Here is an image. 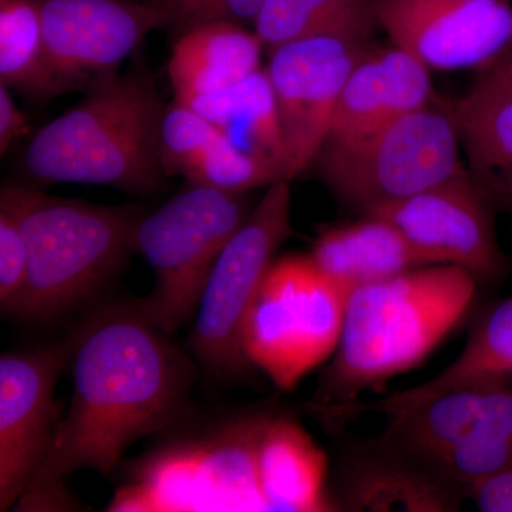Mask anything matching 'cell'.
Masks as SVG:
<instances>
[{"label": "cell", "instance_id": "obj_1", "mask_svg": "<svg viewBox=\"0 0 512 512\" xmlns=\"http://www.w3.org/2000/svg\"><path fill=\"white\" fill-rule=\"evenodd\" d=\"M70 339L72 399L19 511L79 510L67 478L80 470L109 476L138 440L191 414L195 367L136 302L101 306Z\"/></svg>", "mask_w": 512, "mask_h": 512}, {"label": "cell", "instance_id": "obj_2", "mask_svg": "<svg viewBox=\"0 0 512 512\" xmlns=\"http://www.w3.org/2000/svg\"><path fill=\"white\" fill-rule=\"evenodd\" d=\"M480 288L460 266L424 265L355 289L309 410L357 402L367 390L416 369L471 319Z\"/></svg>", "mask_w": 512, "mask_h": 512}, {"label": "cell", "instance_id": "obj_3", "mask_svg": "<svg viewBox=\"0 0 512 512\" xmlns=\"http://www.w3.org/2000/svg\"><path fill=\"white\" fill-rule=\"evenodd\" d=\"M274 412L249 407L197 421L190 414L128 466L106 510L269 511L265 436Z\"/></svg>", "mask_w": 512, "mask_h": 512}, {"label": "cell", "instance_id": "obj_4", "mask_svg": "<svg viewBox=\"0 0 512 512\" xmlns=\"http://www.w3.org/2000/svg\"><path fill=\"white\" fill-rule=\"evenodd\" d=\"M165 106L141 73L90 87L72 110L50 121L26 147V173L39 183L103 185L131 194L160 191Z\"/></svg>", "mask_w": 512, "mask_h": 512}, {"label": "cell", "instance_id": "obj_5", "mask_svg": "<svg viewBox=\"0 0 512 512\" xmlns=\"http://www.w3.org/2000/svg\"><path fill=\"white\" fill-rule=\"evenodd\" d=\"M0 208L22 228L28 281L9 316L33 322L82 308L134 252L144 211L136 205H96L50 197L36 188L5 184Z\"/></svg>", "mask_w": 512, "mask_h": 512}, {"label": "cell", "instance_id": "obj_6", "mask_svg": "<svg viewBox=\"0 0 512 512\" xmlns=\"http://www.w3.org/2000/svg\"><path fill=\"white\" fill-rule=\"evenodd\" d=\"M252 210L248 192L190 184L141 215L134 252L146 258L154 285L136 303L157 329L171 336L194 319L218 256Z\"/></svg>", "mask_w": 512, "mask_h": 512}, {"label": "cell", "instance_id": "obj_7", "mask_svg": "<svg viewBox=\"0 0 512 512\" xmlns=\"http://www.w3.org/2000/svg\"><path fill=\"white\" fill-rule=\"evenodd\" d=\"M349 293L311 255L275 259L249 306L242 352L282 392H292L338 348Z\"/></svg>", "mask_w": 512, "mask_h": 512}, {"label": "cell", "instance_id": "obj_8", "mask_svg": "<svg viewBox=\"0 0 512 512\" xmlns=\"http://www.w3.org/2000/svg\"><path fill=\"white\" fill-rule=\"evenodd\" d=\"M460 147L447 106L429 104L359 140L326 144L315 161L326 187L365 214L460 173Z\"/></svg>", "mask_w": 512, "mask_h": 512}, {"label": "cell", "instance_id": "obj_9", "mask_svg": "<svg viewBox=\"0 0 512 512\" xmlns=\"http://www.w3.org/2000/svg\"><path fill=\"white\" fill-rule=\"evenodd\" d=\"M291 202L289 181L268 185L212 268L195 312L190 345L214 375L232 377L251 369L242 352V326L276 251L291 235Z\"/></svg>", "mask_w": 512, "mask_h": 512}, {"label": "cell", "instance_id": "obj_10", "mask_svg": "<svg viewBox=\"0 0 512 512\" xmlns=\"http://www.w3.org/2000/svg\"><path fill=\"white\" fill-rule=\"evenodd\" d=\"M380 440L466 491L512 464V386L439 394L389 417Z\"/></svg>", "mask_w": 512, "mask_h": 512}, {"label": "cell", "instance_id": "obj_11", "mask_svg": "<svg viewBox=\"0 0 512 512\" xmlns=\"http://www.w3.org/2000/svg\"><path fill=\"white\" fill-rule=\"evenodd\" d=\"M370 212L396 225L424 265L460 266L481 286L500 284L510 272L495 231L497 211L467 167L429 190Z\"/></svg>", "mask_w": 512, "mask_h": 512}, {"label": "cell", "instance_id": "obj_12", "mask_svg": "<svg viewBox=\"0 0 512 512\" xmlns=\"http://www.w3.org/2000/svg\"><path fill=\"white\" fill-rule=\"evenodd\" d=\"M72 339L0 357V511L16 507L55 440L57 382L70 363Z\"/></svg>", "mask_w": 512, "mask_h": 512}, {"label": "cell", "instance_id": "obj_13", "mask_svg": "<svg viewBox=\"0 0 512 512\" xmlns=\"http://www.w3.org/2000/svg\"><path fill=\"white\" fill-rule=\"evenodd\" d=\"M365 46L336 37H313L269 53L266 72L284 134L289 183L313 164L328 141L340 96Z\"/></svg>", "mask_w": 512, "mask_h": 512}, {"label": "cell", "instance_id": "obj_14", "mask_svg": "<svg viewBox=\"0 0 512 512\" xmlns=\"http://www.w3.org/2000/svg\"><path fill=\"white\" fill-rule=\"evenodd\" d=\"M50 66L66 92L116 76L148 33L171 20L154 3L36 0Z\"/></svg>", "mask_w": 512, "mask_h": 512}, {"label": "cell", "instance_id": "obj_15", "mask_svg": "<svg viewBox=\"0 0 512 512\" xmlns=\"http://www.w3.org/2000/svg\"><path fill=\"white\" fill-rule=\"evenodd\" d=\"M394 46L427 69L488 67L512 43L508 0H372Z\"/></svg>", "mask_w": 512, "mask_h": 512}, {"label": "cell", "instance_id": "obj_16", "mask_svg": "<svg viewBox=\"0 0 512 512\" xmlns=\"http://www.w3.org/2000/svg\"><path fill=\"white\" fill-rule=\"evenodd\" d=\"M335 511L456 512L466 491L379 437L346 447L330 473Z\"/></svg>", "mask_w": 512, "mask_h": 512}, {"label": "cell", "instance_id": "obj_17", "mask_svg": "<svg viewBox=\"0 0 512 512\" xmlns=\"http://www.w3.org/2000/svg\"><path fill=\"white\" fill-rule=\"evenodd\" d=\"M431 99L430 70L423 63L394 45L365 49L340 96L326 144L350 143L369 136L429 106Z\"/></svg>", "mask_w": 512, "mask_h": 512}, {"label": "cell", "instance_id": "obj_18", "mask_svg": "<svg viewBox=\"0 0 512 512\" xmlns=\"http://www.w3.org/2000/svg\"><path fill=\"white\" fill-rule=\"evenodd\" d=\"M447 109L471 177L494 210L512 220V83L485 70Z\"/></svg>", "mask_w": 512, "mask_h": 512}, {"label": "cell", "instance_id": "obj_19", "mask_svg": "<svg viewBox=\"0 0 512 512\" xmlns=\"http://www.w3.org/2000/svg\"><path fill=\"white\" fill-rule=\"evenodd\" d=\"M478 386H512V296L476 315L463 352L439 375L373 402L349 404L348 414L353 419L366 413L390 417L439 394Z\"/></svg>", "mask_w": 512, "mask_h": 512}, {"label": "cell", "instance_id": "obj_20", "mask_svg": "<svg viewBox=\"0 0 512 512\" xmlns=\"http://www.w3.org/2000/svg\"><path fill=\"white\" fill-rule=\"evenodd\" d=\"M264 49L255 32L231 20L185 29L168 62L174 101L190 106L202 96L242 82L261 70Z\"/></svg>", "mask_w": 512, "mask_h": 512}, {"label": "cell", "instance_id": "obj_21", "mask_svg": "<svg viewBox=\"0 0 512 512\" xmlns=\"http://www.w3.org/2000/svg\"><path fill=\"white\" fill-rule=\"evenodd\" d=\"M309 255L320 272L349 295L362 286L424 266L399 228L375 212L323 229Z\"/></svg>", "mask_w": 512, "mask_h": 512}, {"label": "cell", "instance_id": "obj_22", "mask_svg": "<svg viewBox=\"0 0 512 512\" xmlns=\"http://www.w3.org/2000/svg\"><path fill=\"white\" fill-rule=\"evenodd\" d=\"M269 511H335L328 454L292 414L275 410L265 437Z\"/></svg>", "mask_w": 512, "mask_h": 512}, {"label": "cell", "instance_id": "obj_23", "mask_svg": "<svg viewBox=\"0 0 512 512\" xmlns=\"http://www.w3.org/2000/svg\"><path fill=\"white\" fill-rule=\"evenodd\" d=\"M190 107L210 120L235 147L269 165L285 180L284 134L266 69L228 89L202 96Z\"/></svg>", "mask_w": 512, "mask_h": 512}, {"label": "cell", "instance_id": "obj_24", "mask_svg": "<svg viewBox=\"0 0 512 512\" xmlns=\"http://www.w3.org/2000/svg\"><path fill=\"white\" fill-rule=\"evenodd\" d=\"M254 25L269 53L313 37L366 43L379 28L372 0H265Z\"/></svg>", "mask_w": 512, "mask_h": 512}, {"label": "cell", "instance_id": "obj_25", "mask_svg": "<svg viewBox=\"0 0 512 512\" xmlns=\"http://www.w3.org/2000/svg\"><path fill=\"white\" fill-rule=\"evenodd\" d=\"M0 84L37 101L67 93L50 66L36 0H0Z\"/></svg>", "mask_w": 512, "mask_h": 512}, {"label": "cell", "instance_id": "obj_26", "mask_svg": "<svg viewBox=\"0 0 512 512\" xmlns=\"http://www.w3.org/2000/svg\"><path fill=\"white\" fill-rule=\"evenodd\" d=\"M188 183L229 192H249L281 180L275 170L220 136L188 171Z\"/></svg>", "mask_w": 512, "mask_h": 512}, {"label": "cell", "instance_id": "obj_27", "mask_svg": "<svg viewBox=\"0 0 512 512\" xmlns=\"http://www.w3.org/2000/svg\"><path fill=\"white\" fill-rule=\"evenodd\" d=\"M210 120L187 104L165 106L160 126V160L165 175H187L221 136Z\"/></svg>", "mask_w": 512, "mask_h": 512}, {"label": "cell", "instance_id": "obj_28", "mask_svg": "<svg viewBox=\"0 0 512 512\" xmlns=\"http://www.w3.org/2000/svg\"><path fill=\"white\" fill-rule=\"evenodd\" d=\"M29 256L22 228L0 208V309L9 316L28 281Z\"/></svg>", "mask_w": 512, "mask_h": 512}, {"label": "cell", "instance_id": "obj_29", "mask_svg": "<svg viewBox=\"0 0 512 512\" xmlns=\"http://www.w3.org/2000/svg\"><path fill=\"white\" fill-rule=\"evenodd\" d=\"M167 13L171 25L183 26L184 30L198 23L256 18L265 0H148Z\"/></svg>", "mask_w": 512, "mask_h": 512}, {"label": "cell", "instance_id": "obj_30", "mask_svg": "<svg viewBox=\"0 0 512 512\" xmlns=\"http://www.w3.org/2000/svg\"><path fill=\"white\" fill-rule=\"evenodd\" d=\"M467 500L478 511L512 512V464L471 485Z\"/></svg>", "mask_w": 512, "mask_h": 512}, {"label": "cell", "instance_id": "obj_31", "mask_svg": "<svg viewBox=\"0 0 512 512\" xmlns=\"http://www.w3.org/2000/svg\"><path fill=\"white\" fill-rule=\"evenodd\" d=\"M8 87L0 84V154L9 150L10 144L29 134L28 119L16 106Z\"/></svg>", "mask_w": 512, "mask_h": 512}, {"label": "cell", "instance_id": "obj_32", "mask_svg": "<svg viewBox=\"0 0 512 512\" xmlns=\"http://www.w3.org/2000/svg\"><path fill=\"white\" fill-rule=\"evenodd\" d=\"M485 70L498 74V76L504 77L505 80L512 83V43L490 66L485 67Z\"/></svg>", "mask_w": 512, "mask_h": 512}]
</instances>
